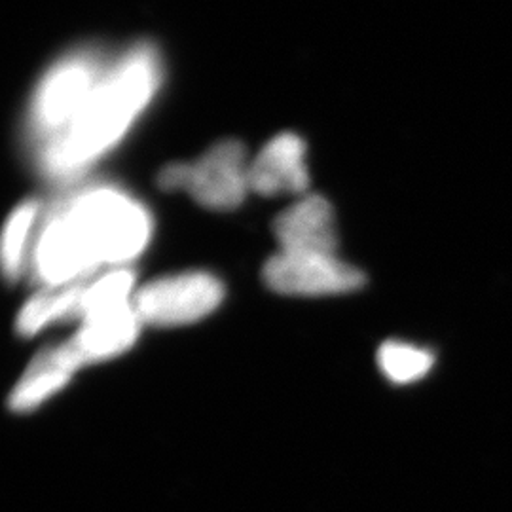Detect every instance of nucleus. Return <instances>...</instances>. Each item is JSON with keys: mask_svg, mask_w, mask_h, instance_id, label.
<instances>
[{"mask_svg": "<svg viewBox=\"0 0 512 512\" xmlns=\"http://www.w3.org/2000/svg\"><path fill=\"white\" fill-rule=\"evenodd\" d=\"M99 82L97 65L88 55H73L57 63L33 99V124L38 131L59 137L84 109Z\"/></svg>", "mask_w": 512, "mask_h": 512, "instance_id": "5", "label": "nucleus"}, {"mask_svg": "<svg viewBox=\"0 0 512 512\" xmlns=\"http://www.w3.org/2000/svg\"><path fill=\"white\" fill-rule=\"evenodd\" d=\"M86 283H73L65 287H48L25 302L18 315V332L35 336L55 321L78 319L80 300Z\"/></svg>", "mask_w": 512, "mask_h": 512, "instance_id": "11", "label": "nucleus"}, {"mask_svg": "<svg viewBox=\"0 0 512 512\" xmlns=\"http://www.w3.org/2000/svg\"><path fill=\"white\" fill-rule=\"evenodd\" d=\"M63 213L97 266H116L137 258L152 234L147 209L110 188H97L76 198Z\"/></svg>", "mask_w": 512, "mask_h": 512, "instance_id": "2", "label": "nucleus"}, {"mask_svg": "<svg viewBox=\"0 0 512 512\" xmlns=\"http://www.w3.org/2000/svg\"><path fill=\"white\" fill-rule=\"evenodd\" d=\"M82 366L69 342L44 349L19 378L8 401L10 408L14 412L35 410L69 384Z\"/></svg>", "mask_w": 512, "mask_h": 512, "instance_id": "10", "label": "nucleus"}, {"mask_svg": "<svg viewBox=\"0 0 512 512\" xmlns=\"http://www.w3.org/2000/svg\"><path fill=\"white\" fill-rule=\"evenodd\" d=\"M158 80V59L150 48H135L126 55L97 84L73 124L46 148V169L57 175L74 173L114 147L150 103Z\"/></svg>", "mask_w": 512, "mask_h": 512, "instance_id": "1", "label": "nucleus"}, {"mask_svg": "<svg viewBox=\"0 0 512 512\" xmlns=\"http://www.w3.org/2000/svg\"><path fill=\"white\" fill-rule=\"evenodd\" d=\"M378 363L385 378L393 384H414L425 378L435 365V355L429 349L404 342H385L378 351Z\"/></svg>", "mask_w": 512, "mask_h": 512, "instance_id": "13", "label": "nucleus"}, {"mask_svg": "<svg viewBox=\"0 0 512 512\" xmlns=\"http://www.w3.org/2000/svg\"><path fill=\"white\" fill-rule=\"evenodd\" d=\"M308 183L306 145L294 133L277 135L249 165V188L262 196L304 192Z\"/></svg>", "mask_w": 512, "mask_h": 512, "instance_id": "7", "label": "nucleus"}, {"mask_svg": "<svg viewBox=\"0 0 512 512\" xmlns=\"http://www.w3.org/2000/svg\"><path fill=\"white\" fill-rule=\"evenodd\" d=\"M222 298L224 287L215 275L186 272L141 287L133 306L145 325L179 327L211 315Z\"/></svg>", "mask_w": 512, "mask_h": 512, "instance_id": "3", "label": "nucleus"}, {"mask_svg": "<svg viewBox=\"0 0 512 512\" xmlns=\"http://www.w3.org/2000/svg\"><path fill=\"white\" fill-rule=\"evenodd\" d=\"M275 238L287 253L334 255L336 228L330 203L323 196H308L283 211L274 222Z\"/></svg>", "mask_w": 512, "mask_h": 512, "instance_id": "8", "label": "nucleus"}, {"mask_svg": "<svg viewBox=\"0 0 512 512\" xmlns=\"http://www.w3.org/2000/svg\"><path fill=\"white\" fill-rule=\"evenodd\" d=\"M143 325L145 323L131 304L122 310L109 311L82 321L69 344L82 365L101 363L126 353L137 342Z\"/></svg>", "mask_w": 512, "mask_h": 512, "instance_id": "9", "label": "nucleus"}, {"mask_svg": "<svg viewBox=\"0 0 512 512\" xmlns=\"http://www.w3.org/2000/svg\"><path fill=\"white\" fill-rule=\"evenodd\" d=\"M133 285L135 274L128 268H114L109 274L97 277L92 283H86L80 300L78 321L82 323L97 315L131 306L135 298Z\"/></svg>", "mask_w": 512, "mask_h": 512, "instance_id": "12", "label": "nucleus"}, {"mask_svg": "<svg viewBox=\"0 0 512 512\" xmlns=\"http://www.w3.org/2000/svg\"><path fill=\"white\" fill-rule=\"evenodd\" d=\"M266 285L289 296H327L361 289L366 275L334 255L287 253L272 256L264 266Z\"/></svg>", "mask_w": 512, "mask_h": 512, "instance_id": "4", "label": "nucleus"}, {"mask_svg": "<svg viewBox=\"0 0 512 512\" xmlns=\"http://www.w3.org/2000/svg\"><path fill=\"white\" fill-rule=\"evenodd\" d=\"M37 203L25 202L10 215L2 236V266L8 279H18L25 260L27 241L37 219Z\"/></svg>", "mask_w": 512, "mask_h": 512, "instance_id": "14", "label": "nucleus"}, {"mask_svg": "<svg viewBox=\"0 0 512 512\" xmlns=\"http://www.w3.org/2000/svg\"><path fill=\"white\" fill-rule=\"evenodd\" d=\"M249 188L245 148L239 141H222L188 167L186 190L192 198L215 211H230L243 202Z\"/></svg>", "mask_w": 512, "mask_h": 512, "instance_id": "6", "label": "nucleus"}]
</instances>
